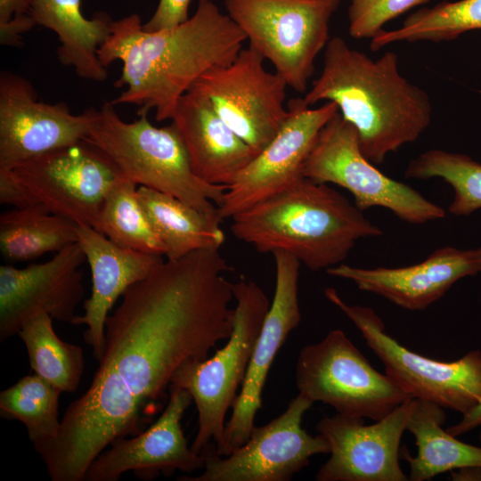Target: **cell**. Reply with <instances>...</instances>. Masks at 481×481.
Returning <instances> with one entry per match:
<instances>
[{
    "mask_svg": "<svg viewBox=\"0 0 481 481\" xmlns=\"http://www.w3.org/2000/svg\"><path fill=\"white\" fill-rule=\"evenodd\" d=\"M230 265L218 249L164 260L130 286L105 323L99 365L112 367L144 407L163 401L176 370L209 357L233 330Z\"/></svg>",
    "mask_w": 481,
    "mask_h": 481,
    "instance_id": "6da1fadb",
    "label": "cell"
},
{
    "mask_svg": "<svg viewBox=\"0 0 481 481\" xmlns=\"http://www.w3.org/2000/svg\"><path fill=\"white\" fill-rule=\"evenodd\" d=\"M246 36L212 0H199L194 14L171 29L146 31L132 13L113 20L97 51L104 67L123 63L115 86L124 90L113 104H135L139 112L155 110L157 121L171 119L180 98L206 71L232 62Z\"/></svg>",
    "mask_w": 481,
    "mask_h": 481,
    "instance_id": "7a4b0ae2",
    "label": "cell"
},
{
    "mask_svg": "<svg viewBox=\"0 0 481 481\" xmlns=\"http://www.w3.org/2000/svg\"><path fill=\"white\" fill-rule=\"evenodd\" d=\"M303 99L308 106L337 104L355 127L362 153L374 165L415 142L432 118L429 95L400 73L395 53L374 60L339 37L329 40L322 73Z\"/></svg>",
    "mask_w": 481,
    "mask_h": 481,
    "instance_id": "3957f363",
    "label": "cell"
},
{
    "mask_svg": "<svg viewBox=\"0 0 481 481\" xmlns=\"http://www.w3.org/2000/svg\"><path fill=\"white\" fill-rule=\"evenodd\" d=\"M363 212L328 184L303 177L232 216L231 231L260 253L282 250L316 272L342 264L358 240L383 234Z\"/></svg>",
    "mask_w": 481,
    "mask_h": 481,
    "instance_id": "277c9868",
    "label": "cell"
},
{
    "mask_svg": "<svg viewBox=\"0 0 481 481\" xmlns=\"http://www.w3.org/2000/svg\"><path fill=\"white\" fill-rule=\"evenodd\" d=\"M92 123L85 141L103 151L122 175L139 186L171 195L219 221L217 207L228 186L209 183L193 171L175 124L157 127L146 112L124 121L112 102L91 108ZM222 222V221H221Z\"/></svg>",
    "mask_w": 481,
    "mask_h": 481,
    "instance_id": "5b68a950",
    "label": "cell"
},
{
    "mask_svg": "<svg viewBox=\"0 0 481 481\" xmlns=\"http://www.w3.org/2000/svg\"><path fill=\"white\" fill-rule=\"evenodd\" d=\"M122 176L103 151L84 140L0 168V202L39 205L77 225L93 226Z\"/></svg>",
    "mask_w": 481,
    "mask_h": 481,
    "instance_id": "8992f818",
    "label": "cell"
},
{
    "mask_svg": "<svg viewBox=\"0 0 481 481\" xmlns=\"http://www.w3.org/2000/svg\"><path fill=\"white\" fill-rule=\"evenodd\" d=\"M144 408L112 367L99 365L88 389L65 410L57 436L34 445L51 480L85 481L108 445L142 432Z\"/></svg>",
    "mask_w": 481,
    "mask_h": 481,
    "instance_id": "52a82bcc",
    "label": "cell"
},
{
    "mask_svg": "<svg viewBox=\"0 0 481 481\" xmlns=\"http://www.w3.org/2000/svg\"><path fill=\"white\" fill-rule=\"evenodd\" d=\"M236 306L233 330L225 346L201 362H187L174 373L170 386L187 390L198 411V431L191 445L196 454L210 443L223 444L225 414L232 408L244 381L271 303L253 281L232 283Z\"/></svg>",
    "mask_w": 481,
    "mask_h": 481,
    "instance_id": "ba28073f",
    "label": "cell"
},
{
    "mask_svg": "<svg viewBox=\"0 0 481 481\" xmlns=\"http://www.w3.org/2000/svg\"><path fill=\"white\" fill-rule=\"evenodd\" d=\"M342 0H224L227 14L287 86L305 93Z\"/></svg>",
    "mask_w": 481,
    "mask_h": 481,
    "instance_id": "9c48e42d",
    "label": "cell"
},
{
    "mask_svg": "<svg viewBox=\"0 0 481 481\" xmlns=\"http://www.w3.org/2000/svg\"><path fill=\"white\" fill-rule=\"evenodd\" d=\"M296 384L299 394L314 403L326 404L345 416L375 421L412 398L394 379L375 370L339 329L301 349Z\"/></svg>",
    "mask_w": 481,
    "mask_h": 481,
    "instance_id": "30bf717a",
    "label": "cell"
},
{
    "mask_svg": "<svg viewBox=\"0 0 481 481\" xmlns=\"http://www.w3.org/2000/svg\"><path fill=\"white\" fill-rule=\"evenodd\" d=\"M325 298L355 325L367 346L381 361L385 373L412 397L435 403L462 415L481 404V351L472 350L457 361L441 362L402 346L385 331L371 307L349 305L334 288Z\"/></svg>",
    "mask_w": 481,
    "mask_h": 481,
    "instance_id": "8fae6325",
    "label": "cell"
},
{
    "mask_svg": "<svg viewBox=\"0 0 481 481\" xmlns=\"http://www.w3.org/2000/svg\"><path fill=\"white\" fill-rule=\"evenodd\" d=\"M303 175L347 190L362 211L385 208L404 222L422 224L443 219V208L411 186L379 171L361 151L355 127L338 111L321 129Z\"/></svg>",
    "mask_w": 481,
    "mask_h": 481,
    "instance_id": "7c38bea8",
    "label": "cell"
},
{
    "mask_svg": "<svg viewBox=\"0 0 481 481\" xmlns=\"http://www.w3.org/2000/svg\"><path fill=\"white\" fill-rule=\"evenodd\" d=\"M314 402L298 394L277 418L252 428L245 444L227 456L219 455L210 443L200 452L204 471L178 481H289L308 465L310 458L330 453L327 441L312 436L301 426Z\"/></svg>",
    "mask_w": 481,
    "mask_h": 481,
    "instance_id": "4fadbf2b",
    "label": "cell"
},
{
    "mask_svg": "<svg viewBox=\"0 0 481 481\" xmlns=\"http://www.w3.org/2000/svg\"><path fill=\"white\" fill-rule=\"evenodd\" d=\"M249 45L228 65L203 73L189 89L203 94L218 116L257 154L275 136L289 115L284 79L264 66Z\"/></svg>",
    "mask_w": 481,
    "mask_h": 481,
    "instance_id": "5bb4252c",
    "label": "cell"
},
{
    "mask_svg": "<svg viewBox=\"0 0 481 481\" xmlns=\"http://www.w3.org/2000/svg\"><path fill=\"white\" fill-rule=\"evenodd\" d=\"M289 115L272 141L239 173L217 207L221 221L266 200L305 177L306 160L321 129L338 111L326 102L311 109L291 99Z\"/></svg>",
    "mask_w": 481,
    "mask_h": 481,
    "instance_id": "9a60e30c",
    "label": "cell"
},
{
    "mask_svg": "<svg viewBox=\"0 0 481 481\" xmlns=\"http://www.w3.org/2000/svg\"><path fill=\"white\" fill-rule=\"evenodd\" d=\"M415 398L385 418L365 425L363 418L325 416L316 431L328 443L330 457L315 475L317 481H407L399 464L400 442Z\"/></svg>",
    "mask_w": 481,
    "mask_h": 481,
    "instance_id": "2e32d148",
    "label": "cell"
},
{
    "mask_svg": "<svg viewBox=\"0 0 481 481\" xmlns=\"http://www.w3.org/2000/svg\"><path fill=\"white\" fill-rule=\"evenodd\" d=\"M91 123V108L74 115L65 102H40L27 78L1 71L0 168L84 141Z\"/></svg>",
    "mask_w": 481,
    "mask_h": 481,
    "instance_id": "e0dca14e",
    "label": "cell"
},
{
    "mask_svg": "<svg viewBox=\"0 0 481 481\" xmlns=\"http://www.w3.org/2000/svg\"><path fill=\"white\" fill-rule=\"evenodd\" d=\"M86 256L78 242L50 260L23 268L0 266V340L16 335L39 312L72 323L85 289L81 265Z\"/></svg>",
    "mask_w": 481,
    "mask_h": 481,
    "instance_id": "ac0fdd59",
    "label": "cell"
},
{
    "mask_svg": "<svg viewBox=\"0 0 481 481\" xmlns=\"http://www.w3.org/2000/svg\"><path fill=\"white\" fill-rule=\"evenodd\" d=\"M275 289L264 319L244 381L226 422L222 446L216 452L231 454L247 442L262 407V392L271 364L292 330L301 320L298 303L300 261L291 254L276 250Z\"/></svg>",
    "mask_w": 481,
    "mask_h": 481,
    "instance_id": "d6986e66",
    "label": "cell"
},
{
    "mask_svg": "<svg viewBox=\"0 0 481 481\" xmlns=\"http://www.w3.org/2000/svg\"><path fill=\"white\" fill-rule=\"evenodd\" d=\"M167 404L159 419L145 431L132 438H119L90 465L85 481H118L127 472L145 479L159 473L170 476L175 470L191 473L203 469L204 458L188 446L181 419L191 404V394L169 387Z\"/></svg>",
    "mask_w": 481,
    "mask_h": 481,
    "instance_id": "ffe728a7",
    "label": "cell"
},
{
    "mask_svg": "<svg viewBox=\"0 0 481 481\" xmlns=\"http://www.w3.org/2000/svg\"><path fill=\"white\" fill-rule=\"evenodd\" d=\"M481 272V247L439 248L425 260L408 266L360 268L339 264L326 270L331 276L353 281L411 311H420L440 299L459 280Z\"/></svg>",
    "mask_w": 481,
    "mask_h": 481,
    "instance_id": "44dd1931",
    "label": "cell"
},
{
    "mask_svg": "<svg viewBox=\"0 0 481 481\" xmlns=\"http://www.w3.org/2000/svg\"><path fill=\"white\" fill-rule=\"evenodd\" d=\"M77 242L92 273V294L84 301L85 313L71 324L86 325L84 339L101 362L105 350V323L119 297L148 276L163 261V256L123 248L90 225H77Z\"/></svg>",
    "mask_w": 481,
    "mask_h": 481,
    "instance_id": "7402d4cb",
    "label": "cell"
},
{
    "mask_svg": "<svg viewBox=\"0 0 481 481\" xmlns=\"http://www.w3.org/2000/svg\"><path fill=\"white\" fill-rule=\"evenodd\" d=\"M202 180L229 186L257 152L218 116L209 101L189 89L171 118Z\"/></svg>",
    "mask_w": 481,
    "mask_h": 481,
    "instance_id": "603a6c76",
    "label": "cell"
},
{
    "mask_svg": "<svg viewBox=\"0 0 481 481\" xmlns=\"http://www.w3.org/2000/svg\"><path fill=\"white\" fill-rule=\"evenodd\" d=\"M29 1V14L35 24L51 29L58 37L59 62L73 68L81 78L105 81L107 69L97 51L110 35L113 21L110 16L97 12L87 19L81 10L82 0Z\"/></svg>",
    "mask_w": 481,
    "mask_h": 481,
    "instance_id": "cb8c5ba5",
    "label": "cell"
},
{
    "mask_svg": "<svg viewBox=\"0 0 481 481\" xmlns=\"http://www.w3.org/2000/svg\"><path fill=\"white\" fill-rule=\"evenodd\" d=\"M445 419L440 405L414 399L406 429L414 436L418 452L412 457L403 446L400 453L410 465L409 480L425 481L463 467H481V447L465 444L444 430Z\"/></svg>",
    "mask_w": 481,
    "mask_h": 481,
    "instance_id": "d4e9b609",
    "label": "cell"
},
{
    "mask_svg": "<svg viewBox=\"0 0 481 481\" xmlns=\"http://www.w3.org/2000/svg\"><path fill=\"white\" fill-rule=\"evenodd\" d=\"M137 195L166 248L167 259H177L200 249H219L224 243V233L218 219L148 187L139 186Z\"/></svg>",
    "mask_w": 481,
    "mask_h": 481,
    "instance_id": "484cf974",
    "label": "cell"
},
{
    "mask_svg": "<svg viewBox=\"0 0 481 481\" xmlns=\"http://www.w3.org/2000/svg\"><path fill=\"white\" fill-rule=\"evenodd\" d=\"M77 224L45 208H13L0 216V249L10 261H27L77 242Z\"/></svg>",
    "mask_w": 481,
    "mask_h": 481,
    "instance_id": "4316f807",
    "label": "cell"
},
{
    "mask_svg": "<svg viewBox=\"0 0 481 481\" xmlns=\"http://www.w3.org/2000/svg\"><path fill=\"white\" fill-rule=\"evenodd\" d=\"M53 318L39 312L29 318L18 335L23 341L34 373L61 392L77 390L85 367L83 349L61 339L53 327Z\"/></svg>",
    "mask_w": 481,
    "mask_h": 481,
    "instance_id": "83f0119b",
    "label": "cell"
},
{
    "mask_svg": "<svg viewBox=\"0 0 481 481\" xmlns=\"http://www.w3.org/2000/svg\"><path fill=\"white\" fill-rule=\"evenodd\" d=\"M476 29H481V0L441 2L412 12L396 29H382L371 38L370 48L379 51L403 41H450Z\"/></svg>",
    "mask_w": 481,
    "mask_h": 481,
    "instance_id": "f1b7e54d",
    "label": "cell"
},
{
    "mask_svg": "<svg viewBox=\"0 0 481 481\" xmlns=\"http://www.w3.org/2000/svg\"><path fill=\"white\" fill-rule=\"evenodd\" d=\"M136 186L123 175L107 194L92 227L123 248L165 256L166 248L139 201Z\"/></svg>",
    "mask_w": 481,
    "mask_h": 481,
    "instance_id": "f546056e",
    "label": "cell"
},
{
    "mask_svg": "<svg viewBox=\"0 0 481 481\" xmlns=\"http://www.w3.org/2000/svg\"><path fill=\"white\" fill-rule=\"evenodd\" d=\"M61 393L36 373L22 377L0 393V415L9 420L20 421L33 445L38 444L58 434Z\"/></svg>",
    "mask_w": 481,
    "mask_h": 481,
    "instance_id": "4dcf8cb0",
    "label": "cell"
},
{
    "mask_svg": "<svg viewBox=\"0 0 481 481\" xmlns=\"http://www.w3.org/2000/svg\"><path fill=\"white\" fill-rule=\"evenodd\" d=\"M404 176L437 177L446 182L453 191L448 208L453 216H469L481 208V164L468 155L439 149L426 151L408 163Z\"/></svg>",
    "mask_w": 481,
    "mask_h": 481,
    "instance_id": "1f68e13d",
    "label": "cell"
},
{
    "mask_svg": "<svg viewBox=\"0 0 481 481\" xmlns=\"http://www.w3.org/2000/svg\"><path fill=\"white\" fill-rule=\"evenodd\" d=\"M428 3L429 0H351L349 34L357 39L372 38L389 20Z\"/></svg>",
    "mask_w": 481,
    "mask_h": 481,
    "instance_id": "d6a6232c",
    "label": "cell"
},
{
    "mask_svg": "<svg viewBox=\"0 0 481 481\" xmlns=\"http://www.w3.org/2000/svg\"><path fill=\"white\" fill-rule=\"evenodd\" d=\"M29 0H0V43L20 47L23 34L36 26L29 14Z\"/></svg>",
    "mask_w": 481,
    "mask_h": 481,
    "instance_id": "836d02e7",
    "label": "cell"
},
{
    "mask_svg": "<svg viewBox=\"0 0 481 481\" xmlns=\"http://www.w3.org/2000/svg\"><path fill=\"white\" fill-rule=\"evenodd\" d=\"M192 0H159L151 19L143 24L146 31L175 28L185 22Z\"/></svg>",
    "mask_w": 481,
    "mask_h": 481,
    "instance_id": "e575fe53",
    "label": "cell"
},
{
    "mask_svg": "<svg viewBox=\"0 0 481 481\" xmlns=\"http://www.w3.org/2000/svg\"><path fill=\"white\" fill-rule=\"evenodd\" d=\"M481 425V404L465 415L457 424L449 427L446 430L452 436L465 434Z\"/></svg>",
    "mask_w": 481,
    "mask_h": 481,
    "instance_id": "d590c367",
    "label": "cell"
},
{
    "mask_svg": "<svg viewBox=\"0 0 481 481\" xmlns=\"http://www.w3.org/2000/svg\"><path fill=\"white\" fill-rule=\"evenodd\" d=\"M451 472L452 480H481V467H463Z\"/></svg>",
    "mask_w": 481,
    "mask_h": 481,
    "instance_id": "8d00e7d4",
    "label": "cell"
},
{
    "mask_svg": "<svg viewBox=\"0 0 481 481\" xmlns=\"http://www.w3.org/2000/svg\"><path fill=\"white\" fill-rule=\"evenodd\" d=\"M480 427H481V425H480ZM479 440L481 442V429H480V433H479Z\"/></svg>",
    "mask_w": 481,
    "mask_h": 481,
    "instance_id": "74e56055",
    "label": "cell"
}]
</instances>
